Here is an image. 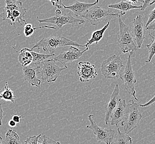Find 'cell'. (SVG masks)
Masks as SVG:
<instances>
[{"label": "cell", "instance_id": "cell-31", "mask_svg": "<svg viewBox=\"0 0 155 144\" xmlns=\"http://www.w3.org/2000/svg\"><path fill=\"white\" fill-rule=\"evenodd\" d=\"M154 0H144V2L142 5V7L141 9V11H144L147 7L151 6V4Z\"/></svg>", "mask_w": 155, "mask_h": 144}, {"label": "cell", "instance_id": "cell-38", "mask_svg": "<svg viewBox=\"0 0 155 144\" xmlns=\"http://www.w3.org/2000/svg\"><path fill=\"white\" fill-rule=\"evenodd\" d=\"M0 144H3V139L2 138L1 133H0Z\"/></svg>", "mask_w": 155, "mask_h": 144}, {"label": "cell", "instance_id": "cell-20", "mask_svg": "<svg viewBox=\"0 0 155 144\" xmlns=\"http://www.w3.org/2000/svg\"><path fill=\"white\" fill-rule=\"evenodd\" d=\"M110 25V21H109L108 23L104 26L102 28L100 29L99 30H97L93 32L91 38L90 39H87V42L86 44H85L86 48H88L90 46H91L93 43L98 44L99 41L102 39L104 32H106L107 29H108L109 26Z\"/></svg>", "mask_w": 155, "mask_h": 144}, {"label": "cell", "instance_id": "cell-10", "mask_svg": "<svg viewBox=\"0 0 155 144\" xmlns=\"http://www.w3.org/2000/svg\"><path fill=\"white\" fill-rule=\"evenodd\" d=\"M119 16H120L119 12L115 13L110 10L103 9L99 6H95L88 11L84 19L88 20L92 25L97 26L110 17H118Z\"/></svg>", "mask_w": 155, "mask_h": 144}, {"label": "cell", "instance_id": "cell-32", "mask_svg": "<svg viewBox=\"0 0 155 144\" xmlns=\"http://www.w3.org/2000/svg\"><path fill=\"white\" fill-rule=\"evenodd\" d=\"M1 89H0V91ZM3 111L2 108V103L0 99V125H2V119L3 118Z\"/></svg>", "mask_w": 155, "mask_h": 144}, {"label": "cell", "instance_id": "cell-34", "mask_svg": "<svg viewBox=\"0 0 155 144\" xmlns=\"http://www.w3.org/2000/svg\"><path fill=\"white\" fill-rule=\"evenodd\" d=\"M22 116H19V115H14V116H13L12 117V120L14 121V122H15L16 123H20V122H21V119L22 118Z\"/></svg>", "mask_w": 155, "mask_h": 144}, {"label": "cell", "instance_id": "cell-39", "mask_svg": "<svg viewBox=\"0 0 155 144\" xmlns=\"http://www.w3.org/2000/svg\"><path fill=\"white\" fill-rule=\"evenodd\" d=\"M137 1L140 3H143V2H144V0H137Z\"/></svg>", "mask_w": 155, "mask_h": 144}, {"label": "cell", "instance_id": "cell-8", "mask_svg": "<svg viewBox=\"0 0 155 144\" xmlns=\"http://www.w3.org/2000/svg\"><path fill=\"white\" fill-rule=\"evenodd\" d=\"M43 67L40 71L41 79L43 81L51 83L56 81L61 72L67 69L68 67L65 66L61 68L56 64V61L54 60H45L42 62Z\"/></svg>", "mask_w": 155, "mask_h": 144}, {"label": "cell", "instance_id": "cell-23", "mask_svg": "<svg viewBox=\"0 0 155 144\" xmlns=\"http://www.w3.org/2000/svg\"><path fill=\"white\" fill-rule=\"evenodd\" d=\"M16 97L13 91L8 87V82H6V85L5 86V90L0 94V99L11 101V103H15V99Z\"/></svg>", "mask_w": 155, "mask_h": 144}, {"label": "cell", "instance_id": "cell-3", "mask_svg": "<svg viewBox=\"0 0 155 144\" xmlns=\"http://www.w3.org/2000/svg\"><path fill=\"white\" fill-rule=\"evenodd\" d=\"M139 107L140 104L135 102L134 100L128 101L126 114L121 122L124 133L129 134L139 125L143 118L142 114L139 111Z\"/></svg>", "mask_w": 155, "mask_h": 144}, {"label": "cell", "instance_id": "cell-29", "mask_svg": "<svg viewBox=\"0 0 155 144\" xmlns=\"http://www.w3.org/2000/svg\"><path fill=\"white\" fill-rule=\"evenodd\" d=\"M154 20H155V7L154 9L151 11V12L149 15V19L145 25V28H147L148 26L150 25Z\"/></svg>", "mask_w": 155, "mask_h": 144}, {"label": "cell", "instance_id": "cell-40", "mask_svg": "<svg viewBox=\"0 0 155 144\" xmlns=\"http://www.w3.org/2000/svg\"><path fill=\"white\" fill-rule=\"evenodd\" d=\"M154 3H155V0H154V1L152 2V3H151V5H152L154 4Z\"/></svg>", "mask_w": 155, "mask_h": 144}, {"label": "cell", "instance_id": "cell-5", "mask_svg": "<svg viewBox=\"0 0 155 144\" xmlns=\"http://www.w3.org/2000/svg\"><path fill=\"white\" fill-rule=\"evenodd\" d=\"M125 67L120 57L113 55L102 63L101 70L106 79H117L119 77L120 72Z\"/></svg>", "mask_w": 155, "mask_h": 144}, {"label": "cell", "instance_id": "cell-1", "mask_svg": "<svg viewBox=\"0 0 155 144\" xmlns=\"http://www.w3.org/2000/svg\"><path fill=\"white\" fill-rule=\"evenodd\" d=\"M6 6L3 12L0 13V17L9 25H15L16 23L22 25L27 23L24 19L27 13L21 1L19 0H5Z\"/></svg>", "mask_w": 155, "mask_h": 144}, {"label": "cell", "instance_id": "cell-4", "mask_svg": "<svg viewBox=\"0 0 155 144\" xmlns=\"http://www.w3.org/2000/svg\"><path fill=\"white\" fill-rule=\"evenodd\" d=\"M119 25V34L118 36L119 46L124 53L137 51V47L134 42L130 29L124 23L121 16L118 17Z\"/></svg>", "mask_w": 155, "mask_h": 144}, {"label": "cell", "instance_id": "cell-15", "mask_svg": "<svg viewBox=\"0 0 155 144\" xmlns=\"http://www.w3.org/2000/svg\"><path fill=\"white\" fill-rule=\"evenodd\" d=\"M99 2V0H96L93 3H85L76 1L73 5L66 6L63 3L62 6L65 9H68L74 12V15L78 17L84 18L88 12V9L96 5Z\"/></svg>", "mask_w": 155, "mask_h": 144}, {"label": "cell", "instance_id": "cell-25", "mask_svg": "<svg viewBox=\"0 0 155 144\" xmlns=\"http://www.w3.org/2000/svg\"><path fill=\"white\" fill-rule=\"evenodd\" d=\"M149 36L151 39V43L146 45V47L149 50V58L145 61L146 63L150 62L155 54V35H151V33H149Z\"/></svg>", "mask_w": 155, "mask_h": 144}, {"label": "cell", "instance_id": "cell-6", "mask_svg": "<svg viewBox=\"0 0 155 144\" xmlns=\"http://www.w3.org/2000/svg\"><path fill=\"white\" fill-rule=\"evenodd\" d=\"M133 53L134 52H130L127 57V64L124 67L125 69L123 72L119 74V78L124 82L125 89L127 91L129 94L133 96L135 100H138L136 97V91L135 89V86L137 83V79L131 64V56Z\"/></svg>", "mask_w": 155, "mask_h": 144}, {"label": "cell", "instance_id": "cell-17", "mask_svg": "<svg viewBox=\"0 0 155 144\" xmlns=\"http://www.w3.org/2000/svg\"><path fill=\"white\" fill-rule=\"evenodd\" d=\"M127 108V104L126 100L121 99L110 116V122L111 125L118 126V124L122 122L126 114Z\"/></svg>", "mask_w": 155, "mask_h": 144}, {"label": "cell", "instance_id": "cell-7", "mask_svg": "<svg viewBox=\"0 0 155 144\" xmlns=\"http://www.w3.org/2000/svg\"><path fill=\"white\" fill-rule=\"evenodd\" d=\"M61 11L60 9H57L55 11V15L50 18L39 19L37 17L38 21L40 23H49L54 24L58 26L59 29H61L64 26L66 25H72V27L74 25H82L85 23L83 19H77L73 17L71 14V11L65 15H61Z\"/></svg>", "mask_w": 155, "mask_h": 144}, {"label": "cell", "instance_id": "cell-12", "mask_svg": "<svg viewBox=\"0 0 155 144\" xmlns=\"http://www.w3.org/2000/svg\"><path fill=\"white\" fill-rule=\"evenodd\" d=\"M88 48H86L84 50H81L76 47L70 46L68 51L61 52L58 56L55 57L54 60L55 61H58L62 65L66 66V64L71 63L78 60L84 52L88 50Z\"/></svg>", "mask_w": 155, "mask_h": 144}, {"label": "cell", "instance_id": "cell-33", "mask_svg": "<svg viewBox=\"0 0 155 144\" xmlns=\"http://www.w3.org/2000/svg\"><path fill=\"white\" fill-rule=\"evenodd\" d=\"M155 102V95H154V97L152 98V99L151 100L149 101L147 103L144 104H140V107H146L150 106L151 105H152V104L154 103Z\"/></svg>", "mask_w": 155, "mask_h": 144}, {"label": "cell", "instance_id": "cell-11", "mask_svg": "<svg viewBox=\"0 0 155 144\" xmlns=\"http://www.w3.org/2000/svg\"><path fill=\"white\" fill-rule=\"evenodd\" d=\"M131 32L134 41L136 42L137 47L141 48L143 42L145 38L146 28L143 23V17L141 15L137 16L131 23Z\"/></svg>", "mask_w": 155, "mask_h": 144}, {"label": "cell", "instance_id": "cell-37", "mask_svg": "<svg viewBox=\"0 0 155 144\" xmlns=\"http://www.w3.org/2000/svg\"><path fill=\"white\" fill-rule=\"evenodd\" d=\"M127 2H132V3H135V4H136V3H137L138 2H137V0H127Z\"/></svg>", "mask_w": 155, "mask_h": 144}, {"label": "cell", "instance_id": "cell-35", "mask_svg": "<svg viewBox=\"0 0 155 144\" xmlns=\"http://www.w3.org/2000/svg\"><path fill=\"white\" fill-rule=\"evenodd\" d=\"M146 30H155V22L151 23L150 25L148 26L146 28Z\"/></svg>", "mask_w": 155, "mask_h": 144}, {"label": "cell", "instance_id": "cell-19", "mask_svg": "<svg viewBox=\"0 0 155 144\" xmlns=\"http://www.w3.org/2000/svg\"><path fill=\"white\" fill-rule=\"evenodd\" d=\"M19 62L23 67H26L31 65L33 63V56L31 53V50L25 48L19 51L18 57Z\"/></svg>", "mask_w": 155, "mask_h": 144}, {"label": "cell", "instance_id": "cell-2", "mask_svg": "<svg viewBox=\"0 0 155 144\" xmlns=\"http://www.w3.org/2000/svg\"><path fill=\"white\" fill-rule=\"evenodd\" d=\"M68 46L85 47V45L78 44L77 42L71 41V39H69L65 37L53 36L49 37L43 38L35 44L31 50H33L34 48H37L38 50L41 49L44 51L49 52L50 54H54L53 53L56 50L57 48Z\"/></svg>", "mask_w": 155, "mask_h": 144}, {"label": "cell", "instance_id": "cell-28", "mask_svg": "<svg viewBox=\"0 0 155 144\" xmlns=\"http://www.w3.org/2000/svg\"><path fill=\"white\" fill-rule=\"evenodd\" d=\"M41 140L42 141V144H61L60 142L52 140L46 135H43V137L41 138Z\"/></svg>", "mask_w": 155, "mask_h": 144}, {"label": "cell", "instance_id": "cell-16", "mask_svg": "<svg viewBox=\"0 0 155 144\" xmlns=\"http://www.w3.org/2000/svg\"><path fill=\"white\" fill-rule=\"evenodd\" d=\"M121 100V97L119 94V85L116 84L114 89L113 91V93L110 96L108 103L107 104L106 106L105 122L107 125H108L109 122H110V116L112 113L118 106V104H119Z\"/></svg>", "mask_w": 155, "mask_h": 144}, {"label": "cell", "instance_id": "cell-36", "mask_svg": "<svg viewBox=\"0 0 155 144\" xmlns=\"http://www.w3.org/2000/svg\"><path fill=\"white\" fill-rule=\"evenodd\" d=\"M16 123L15 122H14L13 120H11L8 122V125H9L11 127H15L16 126Z\"/></svg>", "mask_w": 155, "mask_h": 144}, {"label": "cell", "instance_id": "cell-27", "mask_svg": "<svg viewBox=\"0 0 155 144\" xmlns=\"http://www.w3.org/2000/svg\"><path fill=\"white\" fill-rule=\"evenodd\" d=\"M41 138V135H34L33 136H30L26 139L25 144H42L39 141V139Z\"/></svg>", "mask_w": 155, "mask_h": 144}, {"label": "cell", "instance_id": "cell-22", "mask_svg": "<svg viewBox=\"0 0 155 144\" xmlns=\"http://www.w3.org/2000/svg\"><path fill=\"white\" fill-rule=\"evenodd\" d=\"M3 144H22L17 132L12 129H9L6 134Z\"/></svg>", "mask_w": 155, "mask_h": 144}, {"label": "cell", "instance_id": "cell-26", "mask_svg": "<svg viewBox=\"0 0 155 144\" xmlns=\"http://www.w3.org/2000/svg\"><path fill=\"white\" fill-rule=\"evenodd\" d=\"M49 28L52 29H56L55 27H51V26H43V27H33V25L31 23H26L24 27V34L25 36L27 37H29L31 36V35L34 33V32L37 28Z\"/></svg>", "mask_w": 155, "mask_h": 144}, {"label": "cell", "instance_id": "cell-24", "mask_svg": "<svg viewBox=\"0 0 155 144\" xmlns=\"http://www.w3.org/2000/svg\"><path fill=\"white\" fill-rule=\"evenodd\" d=\"M31 53L33 56V63L34 65L37 66L40 64L41 63H42L44 60H47L48 58L49 57L55 56V54H44L40 53H37L31 50Z\"/></svg>", "mask_w": 155, "mask_h": 144}, {"label": "cell", "instance_id": "cell-13", "mask_svg": "<svg viewBox=\"0 0 155 144\" xmlns=\"http://www.w3.org/2000/svg\"><path fill=\"white\" fill-rule=\"evenodd\" d=\"M78 75L81 82H88L98 75L96 67L88 62H80L78 64Z\"/></svg>", "mask_w": 155, "mask_h": 144}, {"label": "cell", "instance_id": "cell-41", "mask_svg": "<svg viewBox=\"0 0 155 144\" xmlns=\"http://www.w3.org/2000/svg\"><path fill=\"white\" fill-rule=\"evenodd\" d=\"M0 126H1V125H0Z\"/></svg>", "mask_w": 155, "mask_h": 144}, {"label": "cell", "instance_id": "cell-9", "mask_svg": "<svg viewBox=\"0 0 155 144\" xmlns=\"http://www.w3.org/2000/svg\"><path fill=\"white\" fill-rule=\"evenodd\" d=\"M93 115H90L88 117L90 125H87L86 128L93 131L97 141L104 142L106 144H112L115 134L114 130L100 127L93 120Z\"/></svg>", "mask_w": 155, "mask_h": 144}, {"label": "cell", "instance_id": "cell-21", "mask_svg": "<svg viewBox=\"0 0 155 144\" xmlns=\"http://www.w3.org/2000/svg\"><path fill=\"white\" fill-rule=\"evenodd\" d=\"M118 133L115 135L112 144H133V140L130 136L120 130V129L117 126Z\"/></svg>", "mask_w": 155, "mask_h": 144}, {"label": "cell", "instance_id": "cell-30", "mask_svg": "<svg viewBox=\"0 0 155 144\" xmlns=\"http://www.w3.org/2000/svg\"><path fill=\"white\" fill-rule=\"evenodd\" d=\"M48 1H49L53 6L57 8L58 9H60L62 7L61 6H62V3L61 2V0H48Z\"/></svg>", "mask_w": 155, "mask_h": 144}, {"label": "cell", "instance_id": "cell-14", "mask_svg": "<svg viewBox=\"0 0 155 144\" xmlns=\"http://www.w3.org/2000/svg\"><path fill=\"white\" fill-rule=\"evenodd\" d=\"M40 66L31 64V65L23 67V74L25 81H28L33 87L40 88L41 81L38 77V74L40 73Z\"/></svg>", "mask_w": 155, "mask_h": 144}, {"label": "cell", "instance_id": "cell-18", "mask_svg": "<svg viewBox=\"0 0 155 144\" xmlns=\"http://www.w3.org/2000/svg\"><path fill=\"white\" fill-rule=\"evenodd\" d=\"M108 7L112 8L114 9H118L119 11V13L120 16L125 15L127 11H130L131 9H141L142 6H137L133 5L130 2L127 1H121L120 2L115 4H111L108 5Z\"/></svg>", "mask_w": 155, "mask_h": 144}]
</instances>
